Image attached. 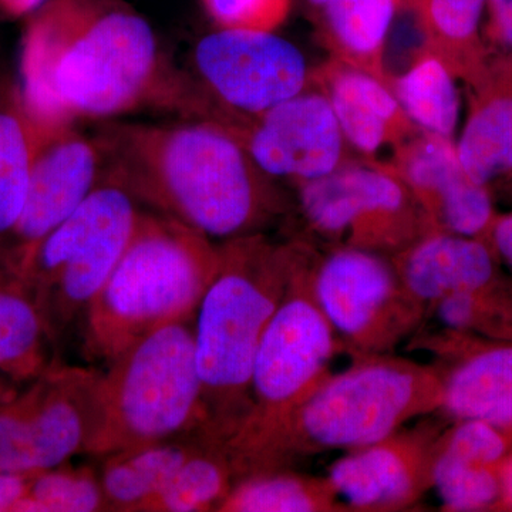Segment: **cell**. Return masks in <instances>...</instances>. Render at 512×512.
Segmentation results:
<instances>
[{
    "instance_id": "cell-35",
    "label": "cell",
    "mask_w": 512,
    "mask_h": 512,
    "mask_svg": "<svg viewBox=\"0 0 512 512\" xmlns=\"http://www.w3.org/2000/svg\"><path fill=\"white\" fill-rule=\"evenodd\" d=\"M45 0H0V10L9 16L30 15L42 6Z\"/></svg>"
},
{
    "instance_id": "cell-15",
    "label": "cell",
    "mask_w": 512,
    "mask_h": 512,
    "mask_svg": "<svg viewBox=\"0 0 512 512\" xmlns=\"http://www.w3.org/2000/svg\"><path fill=\"white\" fill-rule=\"evenodd\" d=\"M427 417L386 439L348 451L329 467L326 477L350 511L410 510L433 488L444 430L436 419Z\"/></svg>"
},
{
    "instance_id": "cell-29",
    "label": "cell",
    "mask_w": 512,
    "mask_h": 512,
    "mask_svg": "<svg viewBox=\"0 0 512 512\" xmlns=\"http://www.w3.org/2000/svg\"><path fill=\"white\" fill-rule=\"evenodd\" d=\"M110 511L101 487L99 470L64 463L29 474L26 493L15 512Z\"/></svg>"
},
{
    "instance_id": "cell-19",
    "label": "cell",
    "mask_w": 512,
    "mask_h": 512,
    "mask_svg": "<svg viewBox=\"0 0 512 512\" xmlns=\"http://www.w3.org/2000/svg\"><path fill=\"white\" fill-rule=\"evenodd\" d=\"M55 353L35 292L0 248V375L32 382L57 360Z\"/></svg>"
},
{
    "instance_id": "cell-25",
    "label": "cell",
    "mask_w": 512,
    "mask_h": 512,
    "mask_svg": "<svg viewBox=\"0 0 512 512\" xmlns=\"http://www.w3.org/2000/svg\"><path fill=\"white\" fill-rule=\"evenodd\" d=\"M235 481L237 476L225 443L210 439L141 512H217Z\"/></svg>"
},
{
    "instance_id": "cell-5",
    "label": "cell",
    "mask_w": 512,
    "mask_h": 512,
    "mask_svg": "<svg viewBox=\"0 0 512 512\" xmlns=\"http://www.w3.org/2000/svg\"><path fill=\"white\" fill-rule=\"evenodd\" d=\"M218 259V242L144 208L119 264L80 322L84 356L107 366L148 333L194 319Z\"/></svg>"
},
{
    "instance_id": "cell-31",
    "label": "cell",
    "mask_w": 512,
    "mask_h": 512,
    "mask_svg": "<svg viewBox=\"0 0 512 512\" xmlns=\"http://www.w3.org/2000/svg\"><path fill=\"white\" fill-rule=\"evenodd\" d=\"M220 29L275 32L291 15L293 0H201Z\"/></svg>"
},
{
    "instance_id": "cell-12",
    "label": "cell",
    "mask_w": 512,
    "mask_h": 512,
    "mask_svg": "<svg viewBox=\"0 0 512 512\" xmlns=\"http://www.w3.org/2000/svg\"><path fill=\"white\" fill-rule=\"evenodd\" d=\"M312 286L342 352L389 355L416 335L427 318L386 256L356 248H315Z\"/></svg>"
},
{
    "instance_id": "cell-23",
    "label": "cell",
    "mask_w": 512,
    "mask_h": 512,
    "mask_svg": "<svg viewBox=\"0 0 512 512\" xmlns=\"http://www.w3.org/2000/svg\"><path fill=\"white\" fill-rule=\"evenodd\" d=\"M335 511L350 510L328 477L308 476L285 468L239 478L217 512Z\"/></svg>"
},
{
    "instance_id": "cell-17",
    "label": "cell",
    "mask_w": 512,
    "mask_h": 512,
    "mask_svg": "<svg viewBox=\"0 0 512 512\" xmlns=\"http://www.w3.org/2000/svg\"><path fill=\"white\" fill-rule=\"evenodd\" d=\"M311 86L328 99L350 150L360 160L383 164L420 128L390 87L372 74L329 59L312 69Z\"/></svg>"
},
{
    "instance_id": "cell-8",
    "label": "cell",
    "mask_w": 512,
    "mask_h": 512,
    "mask_svg": "<svg viewBox=\"0 0 512 512\" xmlns=\"http://www.w3.org/2000/svg\"><path fill=\"white\" fill-rule=\"evenodd\" d=\"M315 248L301 238L291 282L256 352L251 409L234 437L225 443L229 454L252 446L284 421L332 373L330 363L342 352L313 292Z\"/></svg>"
},
{
    "instance_id": "cell-33",
    "label": "cell",
    "mask_w": 512,
    "mask_h": 512,
    "mask_svg": "<svg viewBox=\"0 0 512 512\" xmlns=\"http://www.w3.org/2000/svg\"><path fill=\"white\" fill-rule=\"evenodd\" d=\"M487 6L495 35L512 49V0H487Z\"/></svg>"
},
{
    "instance_id": "cell-4",
    "label": "cell",
    "mask_w": 512,
    "mask_h": 512,
    "mask_svg": "<svg viewBox=\"0 0 512 512\" xmlns=\"http://www.w3.org/2000/svg\"><path fill=\"white\" fill-rule=\"evenodd\" d=\"M218 249L217 272L195 313L194 349L210 436L227 443L251 409L256 352L291 282L301 238L276 242L262 232Z\"/></svg>"
},
{
    "instance_id": "cell-21",
    "label": "cell",
    "mask_w": 512,
    "mask_h": 512,
    "mask_svg": "<svg viewBox=\"0 0 512 512\" xmlns=\"http://www.w3.org/2000/svg\"><path fill=\"white\" fill-rule=\"evenodd\" d=\"M210 439L207 434H195L100 457L97 470L110 511L141 512L170 483L185 461Z\"/></svg>"
},
{
    "instance_id": "cell-16",
    "label": "cell",
    "mask_w": 512,
    "mask_h": 512,
    "mask_svg": "<svg viewBox=\"0 0 512 512\" xmlns=\"http://www.w3.org/2000/svg\"><path fill=\"white\" fill-rule=\"evenodd\" d=\"M384 165L402 178L436 231L477 238L493 224L490 195L466 173L451 138L420 130Z\"/></svg>"
},
{
    "instance_id": "cell-14",
    "label": "cell",
    "mask_w": 512,
    "mask_h": 512,
    "mask_svg": "<svg viewBox=\"0 0 512 512\" xmlns=\"http://www.w3.org/2000/svg\"><path fill=\"white\" fill-rule=\"evenodd\" d=\"M37 126L40 140L25 210L8 241L0 245L16 268L82 205L107 171L106 154L97 136H87L73 123Z\"/></svg>"
},
{
    "instance_id": "cell-32",
    "label": "cell",
    "mask_w": 512,
    "mask_h": 512,
    "mask_svg": "<svg viewBox=\"0 0 512 512\" xmlns=\"http://www.w3.org/2000/svg\"><path fill=\"white\" fill-rule=\"evenodd\" d=\"M29 474L0 470V512H15L16 505L26 493Z\"/></svg>"
},
{
    "instance_id": "cell-18",
    "label": "cell",
    "mask_w": 512,
    "mask_h": 512,
    "mask_svg": "<svg viewBox=\"0 0 512 512\" xmlns=\"http://www.w3.org/2000/svg\"><path fill=\"white\" fill-rule=\"evenodd\" d=\"M407 293L426 309L458 292H480L494 279L490 249L477 238L434 231L390 258Z\"/></svg>"
},
{
    "instance_id": "cell-30",
    "label": "cell",
    "mask_w": 512,
    "mask_h": 512,
    "mask_svg": "<svg viewBox=\"0 0 512 512\" xmlns=\"http://www.w3.org/2000/svg\"><path fill=\"white\" fill-rule=\"evenodd\" d=\"M501 478L503 474L498 476L497 467L458 456L440 443L433 468V488L446 510L477 511L490 507L503 493Z\"/></svg>"
},
{
    "instance_id": "cell-10",
    "label": "cell",
    "mask_w": 512,
    "mask_h": 512,
    "mask_svg": "<svg viewBox=\"0 0 512 512\" xmlns=\"http://www.w3.org/2000/svg\"><path fill=\"white\" fill-rule=\"evenodd\" d=\"M295 188L306 229L329 248L393 258L436 231L409 187L384 164L357 158Z\"/></svg>"
},
{
    "instance_id": "cell-34",
    "label": "cell",
    "mask_w": 512,
    "mask_h": 512,
    "mask_svg": "<svg viewBox=\"0 0 512 512\" xmlns=\"http://www.w3.org/2000/svg\"><path fill=\"white\" fill-rule=\"evenodd\" d=\"M493 239L498 254L512 266V215L495 222Z\"/></svg>"
},
{
    "instance_id": "cell-6",
    "label": "cell",
    "mask_w": 512,
    "mask_h": 512,
    "mask_svg": "<svg viewBox=\"0 0 512 512\" xmlns=\"http://www.w3.org/2000/svg\"><path fill=\"white\" fill-rule=\"evenodd\" d=\"M195 434L210 436V419L195 363L194 319H185L148 333L101 370L100 424L89 456Z\"/></svg>"
},
{
    "instance_id": "cell-26",
    "label": "cell",
    "mask_w": 512,
    "mask_h": 512,
    "mask_svg": "<svg viewBox=\"0 0 512 512\" xmlns=\"http://www.w3.org/2000/svg\"><path fill=\"white\" fill-rule=\"evenodd\" d=\"M40 128L22 100L0 109V245L8 241L28 200Z\"/></svg>"
},
{
    "instance_id": "cell-7",
    "label": "cell",
    "mask_w": 512,
    "mask_h": 512,
    "mask_svg": "<svg viewBox=\"0 0 512 512\" xmlns=\"http://www.w3.org/2000/svg\"><path fill=\"white\" fill-rule=\"evenodd\" d=\"M143 210L126 185L106 171L82 205L20 262L56 348L82 322L119 264Z\"/></svg>"
},
{
    "instance_id": "cell-37",
    "label": "cell",
    "mask_w": 512,
    "mask_h": 512,
    "mask_svg": "<svg viewBox=\"0 0 512 512\" xmlns=\"http://www.w3.org/2000/svg\"><path fill=\"white\" fill-rule=\"evenodd\" d=\"M16 386L18 384L10 382L5 376L0 375V403L5 402L6 399L18 392L19 389Z\"/></svg>"
},
{
    "instance_id": "cell-1",
    "label": "cell",
    "mask_w": 512,
    "mask_h": 512,
    "mask_svg": "<svg viewBox=\"0 0 512 512\" xmlns=\"http://www.w3.org/2000/svg\"><path fill=\"white\" fill-rule=\"evenodd\" d=\"M20 73V100L40 126L167 106L177 79L123 0H45L23 35Z\"/></svg>"
},
{
    "instance_id": "cell-20",
    "label": "cell",
    "mask_w": 512,
    "mask_h": 512,
    "mask_svg": "<svg viewBox=\"0 0 512 512\" xmlns=\"http://www.w3.org/2000/svg\"><path fill=\"white\" fill-rule=\"evenodd\" d=\"M404 0H328L315 15L330 59L372 74L389 86L386 50Z\"/></svg>"
},
{
    "instance_id": "cell-38",
    "label": "cell",
    "mask_w": 512,
    "mask_h": 512,
    "mask_svg": "<svg viewBox=\"0 0 512 512\" xmlns=\"http://www.w3.org/2000/svg\"><path fill=\"white\" fill-rule=\"evenodd\" d=\"M326 2H328V0H306V3H308L309 8L312 10L313 16L318 13V10L322 8Z\"/></svg>"
},
{
    "instance_id": "cell-3",
    "label": "cell",
    "mask_w": 512,
    "mask_h": 512,
    "mask_svg": "<svg viewBox=\"0 0 512 512\" xmlns=\"http://www.w3.org/2000/svg\"><path fill=\"white\" fill-rule=\"evenodd\" d=\"M443 404L436 365L389 353L357 357L330 373L284 421L238 453L229 454L237 480L293 468L326 451L366 447L412 421L434 416Z\"/></svg>"
},
{
    "instance_id": "cell-2",
    "label": "cell",
    "mask_w": 512,
    "mask_h": 512,
    "mask_svg": "<svg viewBox=\"0 0 512 512\" xmlns=\"http://www.w3.org/2000/svg\"><path fill=\"white\" fill-rule=\"evenodd\" d=\"M96 136L107 171L141 207L212 241L262 234L292 211L281 183L217 121L109 123Z\"/></svg>"
},
{
    "instance_id": "cell-27",
    "label": "cell",
    "mask_w": 512,
    "mask_h": 512,
    "mask_svg": "<svg viewBox=\"0 0 512 512\" xmlns=\"http://www.w3.org/2000/svg\"><path fill=\"white\" fill-rule=\"evenodd\" d=\"M457 153L471 180L484 187L512 170L511 92H495L478 101Z\"/></svg>"
},
{
    "instance_id": "cell-22",
    "label": "cell",
    "mask_w": 512,
    "mask_h": 512,
    "mask_svg": "<svg viewBox=\"0 0 512 512\" xmlns=\"http://www.w3.org/2000/svg\"><path fill=\"white\" fill-rule=\"evenodd\" d=\"M443 375V404L457 420L512 427V346L483 350Z\"/></svg>"
},
{
    "instance_id": "cell-11",
    "label": "cell",
    "mask_w": 512,
    "mask_h": 512,
    "mask_svg": "<svg viewBox=\"0 0 512 512\" xmlns=\"http://www.w3.org/2000/svg\"><path fill=\"white\" fill-rule=\"evenodd\" d=\"M101 370L55 360L0 403V470L33 474L89 454L100 424Z\"/></svg>"
},
{
    "instance_id": "cell-36",
    "label": "cell",
    "mask_w": 512,
    "mask_h": 512,
    "mask_svg": "<svg viewBox=\"0 0 512 512\" xmlns=\"http://www.w3.org/2000/svg\"><path fill=\"white\" fill-rule=\"evenodd\" d=\"M501 483H503V493L505 498H507L512 505V460L508 461L507 466L504 467Z\"/></svg>"
},
{
    "instance_id": "cell-13",
    "label": "cell",
    "mask_w": 512,
    "mask_h": 512,
    "mask_svg": "<svg viewBox=\"0 0 512 512\" xmlns=\"http://www.w3.org/2000/svg\"><path fill=\"white\" fill-rule=\"evenodd\" d=\"M212 121L228 128L266 174L293 187L357 160L328 99L312 86L256 116Z\"/></svg>"
},
{
    "instance_id": "cell-24",
    "label": "cell",
    "mask_w": 512,
    "mask_h": 512,
    "mask_svg": "<svg viewBox=\"0 0 512 512\" xmlns=\"http://www.w3.org/2000/svg\"><path fill=\"white\" fill-rule=\"evenodd\" d=\"M454 77L440 57L424 49L406 70L390 77L389 87L420 130L453 140L460 116Z\"/></svg>"
},
{
    "instance_id": "cell-28",
    "label": "cell",
    "mask_w": 512,
    "mask_h": 512,
    "mask_svg": "<svg viewBox=\"0 0 512 512\" xmlns=\"http://www.w3.org/2000/svg\"><path fill=\"white\" fill-rule=\"evenodd\" d=\"M419 23L424 47L454 74L467 72L476 55L487 0H406Z\"/></svg>"
},
{
    "instance_id": "cell-9",
    "label": "cell",
    "mask_w": 512,
    "mask_h": 512,
    "mask_svg": "<svg viewBox=\"0 0 512 512\" xmlns=\"http://www.w3.org/2000/svg\"><path fill=\"white\" fill-rule=\"evenodd\" d=\"M192 77L181 74L170 109L192 119L252 117L311 87L298 46L275 32L220 29L198 40Z\"/></svg>"
}]
</instances>
